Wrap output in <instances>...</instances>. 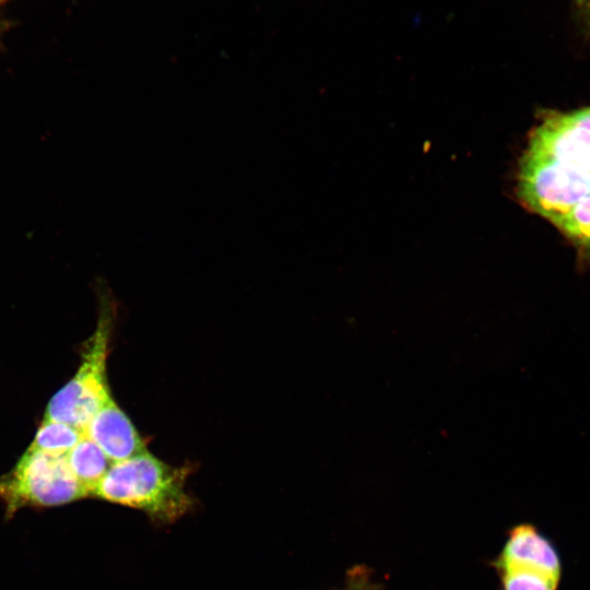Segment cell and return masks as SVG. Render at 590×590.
I'll list each match as a JSON object with an SVG mask.
<instances>
[{
    "label": "cell",
    "mask_w": 590,
    "mask_h": 590,
    "mask_svg": "<svg viewBox=\"0 0 590 590\" xmlns=\"http://www.w3.org/2000/svg\"><path fill=\"white\" fill-rule=\"evenodd\" d=\"M188 469L173 467L148 450L113 462L93 495L140 509L152 519L172 522L192 506L186 491Z\"/></svg>",
    "instance_id": "1"
},
{
    "label": "cell",
    "mask_w": 590,
    "mask_h": 590,
    "mask_svg": "<svg viewBox=\"0 0 590 590\" xmlns=\"http://www.w3.org/2000/svg\"><path fill=\"white\" fill-rule=\"evenodd\" d=\"M97 327L82 352L75 375L47 404L45 418L70 424L84 432L86 425L111 397L107 385L106 362L113 329V309L105 298Z\"/></svg>",
    "instance_id": "2"
},
{
    "label": "cell",
    "mask_w": 590,
    "mask_h": 590,
    "mask_svg": "<svg viewBox=\"0 0 590 590\" xmlns=\"http://www.w3.org/2000/svg\"><path fill=\"white\" fill-rule=\"evenodd\" d=\"M88 496L66 455L27 448L15 467L0 476V499L8 515L25 506L64 505Z\"/></svg>",
    "instance_id": "3"
},
{
    "label": "cell",
    "mask_w": 590,
    "mask_h": 590,
    "mask_svg": "<svg viewBox=\"0 0 590 590\" xmlns=\"http://www.w3.org/2000/svg\"><path fill=\"white\" fill-rule=\"evenodd\" d=\"M590 194V173L527 148L519 163L517 196L552 224Z\"/></svg>",
    "instance_id": "4"
},
{
    "label": "cell",
    "mask_w": 590,
    "mask_h": 590,
    "mask_svg": "<svg viewBox=\"0 0 590 590\" xmlns=\"http://www.w3.org/2000/svg\"><path fill=\"white\" fill-rule=\"evenodd\" d=\"M528 148L590 173V107L547 113L530 135Z\"/></svg>",
    "instance_id": "5"
},
{
    "label": "cell",
    "mask_w": 590,
    "mask_h": 590,
    "mask_svg": "<svg viewBox=\"0 0 590 590\" xmlns=\"http://www.w3.org/2000/svg\"><path fill=\"white\" fill-rule=\"evenodd\" d=\"M496 567L533 570L558 581L562 577V560L556 547L529 523L516 526L509 531Z\"/></svg>",
    "instance_id": "6"
},
{
    "label": "cell",
    "mask_w": 590,
    "mask_h": 590,
    "mask_svg": "<svg viewBox=\"0 0 590 590\" xmlns=\"http://www.w3.org/2000/svg\"><path fill=\"white\" fill-rule=\"evenodd\" d=\"M111 462H118L146 450L145 444L128 415L110 397L84 429Z\"/></svg>",
    "instance_id": "7"
},
{
    "label": "cell",
    "mask_w": 590,
    "mask_h": 590,
    "mask_svg": "<svg viewBox=\"0 0 590 590\" xmlns=\"http://www.w3.org/2000/svg\"><path fill=\"white\" fill-rule=\"evenodd\" d=\"M66 457L72 473L88 495H93L113 463L85 434Z\"/></svg>",
    "instance_id": "8"
},
{
    "label": "cell",
    "mask_w": 590,
    "mask_h": 590,
    "mask_svg": "<svg viewBox=\"0 0 590 590\" xmlns=\"http://www.w3.org/2000/svg\"><path fill=\"white\" fill-rule=\"evenodd\" d=\"M83 435L82 429L70 424L44 418L30 448L54 455H66Z\"/></svg>",
    "instance_id": "9"
},
{
    "label": "cell",
    "mask_w": 590,
    "mask_h": 590,
    "mask_svg": "<svg viewBox=\"0 0 590 590\" xmlns=\"http://www.w3.org/2000/svg\"><path fill=\"white\" fill-rule=\"evenodd\" d=\"M580 251L590 257V194L553 223Z\"/></svg>",
    "instance_id": "10"
},
{
    "label": "cell",
    "mask_w": 590,
    "mask_h": 590,
    "mask_svg": "<svg viewBox=\"0 0 590 590\" xmlns=\"http://www.w3.org/2000/svg\"><path fill=\"white\" fill-rule=\"evenodd\" d=\"M503 590H558L559 581L521 568H500Z\"/></svg>",
    "instance_id": "11"
},
{
    "label": "cell",
    "mask_w": 590,
    "mask_h": 590,
    "mask_svg": "<svg viewBox=\"0 0 590 590\" xmlns=\"http://www.w3.org/2000/svg\"><path fill=\"white\" fill-rule=\"evenodd\" d=\"M574 5L581 30L590 36V0H574Z\"/></svg>",
    "instance_id": "12"
},
{
    "label": "cell",
    "mask_w": 590,
    "mask_h": 590,
    "mask_svg": "<svg viewBox=\"0 0 590 590\" xmlns=\"http://www.w3.org/2000/svg\"><path fill=\"white\" fill-rule=\"evenodd\" d=\"M3 1V0H0V2Z\"/></svg>",
    "instance_id": "13"
}]
</instances>
